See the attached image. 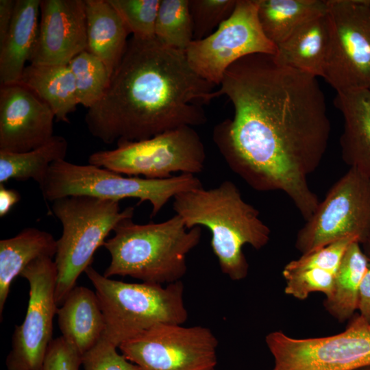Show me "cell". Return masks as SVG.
<instances>
[{
    "mask_svg": "<svg viewBox=\"0 0 370 370\" xmlns=\"http://www.w3.org/2000/svg\"><path fill=\"white\" fill-rule=\"evenodd\" d=\"M234 116L212 138L230 169L258 191H282L307 221L319 204L308 176L328 147L330 122L315 77L254 54L232 64L219 88Z\"/></svg>",
    "mask_w": 370,
    "mask_h": 370,
    "instance_id": "6da1fadb",
    "label": "cell"
},
{
    "mask_svg": "<svg viewBox=\"0 0 370 370\" xmlns=\"http://www.w3.org/2000/svg\"><path fill=\"white\" fill-rule=\"evenodd\" d=\"M199 76L185 52L156 37L128 40L103 95L85 115L91 135L106 144L150 138L182 126H199L204 106L221 96Z\"/></svg>",
    "mask_w": 370,
    "mask_h": 370,
    "instance_id": "7a4b0ae2",
    "label": "cell"
},
{
    "mask_svg": "<svg viewBox=\"0 0 370 370\" xmlns=\"http://www.w3.org/2000/svg\"><path fill=\"white\" fill-rule=\"evenodd\" d=\"M173 209L188 229L204 226L210 230L211 248L220 269L234 281L248 274L243 246L249 245L258 250L270 240L271 230L260 219L259 211L243 199L230 180L214 188L202 186L177 194Z\"/></svg>",
    "mask_w": 370,
    "mask_h": 370,
    "instance_id": "3957f363",
    "label": "cell"
},
{
    "mask_svg": "<svg viewBox=\"0 0 370 370\" xmlns=\"http://www.w3.org/2000/svg\"><path fill=\"white\" fill-rule=\"evenodd\" d=\"M201 227L188 229L177 214L160 223L121 221L103 243L110 262L106 278L130 276L142 282L166 285L181 281L188 254L199 243Z\"/></svg>",
    "mask_w": 370,
    "mask_h": 370,
    "instance_id": "277c9868",
    "label": "cell"
},
{
    "mask_svg": "<svg viewBox=\"0 0 370 370\" xmlns=\"http://www.w3.org/2000/svg\"><path fill=\"white\" fill-rule=\"evenodd\" d=\"M84 272L104 317L103 336L118 348L157 324H184L188 319L182 281L166 285L128 283L106 278L91 265Z\"/></svg>",
    "mask_w": 370,
    "mask_h": 370,
    "instance_id": "5b68a950",
    "label": "cell"
},
{
    "mask_svg": "<svg viewBox=\"0 0 370 370\" xmlns=\"http://www.w3.org/2000/svg\"><path fill=\"white\" fill-rule=\"evenodd\" d=\"M51 208L62 227L54 256L55 298L59 306L90 265L95 252L103 245L108 234L121 221L133 217L134 207L121 210L117 201L75 195L56 199Z\"/></svg>",
    "mask_w": 370,
    "mask_h": 370,
    "instance_id": "8992f818",
    "label": "cell"
},
{
    "mask_svg": "<svg viewBox=\"0 0 370 370\" xmlns=\"http://www.w3.org/2000/svg\"><path fill=\"white\" fill-rule=\"evenodd\" d=\"M197 177L180 174L166 179L127 176L92 164L80 165L60 160L53 162L41 185L44 199L53 202L59 198L87 195L120 201L125 198L149 201L151 218L169 201L182 192L202 187Z\"/></svg>",
    "mask_w": 370,
    "mask_h": 370,
    "instance_id": "52a82bcc",
    "label": "cell"
},
{
    "mask_svg": "<svg viewBox=\"0 0 370 370\" xmlns=\"http://www.w3.org/2000/svg\"><path fill=\"white\" fill-rule=\"evenodd\" d=\"M116 147L92 153L88 163L128 176L166 179L173 173L195 175L203 171L204 145L190 126H182L150 138L116 143Z\"/></svg>",
    "mask_w": 370,
    "mask_h": 370,
    "instance_id": "ba28073f",
    "label": "cell"
},
{
    "mask_svg": "<svg viewBox=\"0 0 370 370\" xmlns=\"http://www.w3.org/2000/svg\"><path fill=\"white\" fill-rule=\"evenodd\" d=\"M330 42L323 78L336 92L370 89V0H327Z\"/></svg>",
    "mask_w": 370,
    "mask_h": 370,
    "instance_id": "9c48e42d",
    "label": "cell"
},
{
    "mask_svg": "<svg viewBox=\"0 0 370 370\" xmlns=\"http://www.w3.org/2000/svg\"><path fill=\"white\" fill-rule=\"evenodd\" d=\"M369 230L370 180L349 168L299 230L295 247L304 255L349 236L362 245Z\"/></svg>",
    "mask_w": 370,
    "mask_h": 370,
    "instance_id": "30bf717a",
    "label": "cell"
},
{
    "mask_svg": "<svg viewBox=\"0 0 370 370\" xmlns=\"http://www.w3.org/2000/svg\"><path fill=\"white\" fill-rule=\"evenodd\" d=\"M265 342L274 359L271 370H353L370 365V326L360 314L337 334L295 338L274 331Z\"/></svg>",
    "mask_w": 370,
    "mask_h": 370,
    "instance_id": "8fae6325",
    "label": "cell"
},
{
    "mask_svg": "<svg viewBox=\"0 0 370 370\" xmlns=\"http://www.w3.org/2000/svg\"><path fill=\"white\" fill-rule=\"evenodd\" d=\"M184 52L193 70L217 86L238 60L253 54L274 56L277 47L262 31L256 0H237L227 19L210 36L193 40Z\"/></svg>",
    "mask_w": 370,
    "mask_h": 370,
    "instance_id": "7c38bea8",
    "label": "cell"
},
{
    "mask_svg": "<svg viewBox=\"0 0 370 370\" xmlns=\"http://www.w3.org/2000/svg\"><path fill=\"white\" fill-rule=\"evenodd\" d=\"M218 340L208 328L160 323L121 343L119 349L140 370H210Z\"/></svg>",
    "mask_w": 370,
    "mask_h": 370,
    "instance_id": "4fadbf2b",
    "label": "cell"
},
{
    "mask_svg": "<svg viewBox=\"0 0 370 370\" xmlns=\"http://www.w3.org/2000/svg\"><path fill=\"white\" fill-rule=\"evenodd\" d=\"M20 276L28 281L29 300L25 319L13 332L5 365L8 370H40L53 340V321L58 309L55 262L40 257L28 264Z\"/></svg>",
    "mask_w": 370,
    "mask_h": 370,
    "instance_id": "5bb4252c",
    "label": "cell"
},
{
    "mask_svg": "<svg viewBox=\"0 0 370 370\" xmlns=\"http://www.w3.org/2000/svg\"><path fill=\"white\" fill-rule=\"evenodd\" d=\"M55 115L50 107L21 83L1 85L0 151L25 152L49 141Z\"/></svg>",
    "mask_w": 370,
    "mask_h": 370,
    "instance_id": "9a60e30c",
    "label": "cell"
},
{
    "mask_svg": "<svg viewBox=\"0 0 370 370\" xmlns=\"http://www.w3.org/2000/svg\"><path fill=\"white\" fill-rule=\"evenodd\" d=\"M36 42L29 62L68 64L87 49L84 0H41Z\"/></svg>",
    "mask_w": 370,
    "mask_h": 370,
    "instance_id": "2e32d148",
    "label": "cell"
},
{
    "mask_svg": "<svg viewBox=\"0 0 370 370\" xmlns=\"http://www.w3.org/2000/svg\"><path fill=\"white\" fill-rule=\"evenodd\" d=\"M334 105L344 121L342 158L349 168L370 180V89L338 92Z\"/></svg>",
    "mask_w": 370,
    "mask_h": 370,
    "instance_id": "e0dca14e",
    "label": "cell"
},
{
    "mask_svg": "<svg viewBox=\"0 0 370 370\" xmlns=\"http://www.w3.org/2000/svg\"><path fill=\"white\" fill-rule=\"evenodd\" d=\"M41 0H16L7 34L0 42L1 85L21 83L38 34Z\"/></svg>",
    "mask_w": 370,
    "mask_h": 370,
    "instance_id": "ac0fdd59",
    "label": "cell"
},
{
    "mask_svg": "<svg viewBox=\"0 0 370 370\" xmlns=\"http://www.w3.org/2000/svg\"><path fill=\"white\" fill-rule=\"evenodd\" d=\"M62 336L83 355L103 336L106 323L95 292L75 286L57 309Z\"/></svg>",
    "mask_w": 370,
    "mask_h": 370,
    "instance_id": "d6986e66",
    "label": "cell"
},
{
    "mask_svg": "<svg viewBox=\"0 0 370 370\" xmlns=\"http://www.w3.org/2000/svg\"><path fill=\"white\" fill-rule=\"evenodd\" d=\"M86 50L99 58L110 75L125 53L130 34L108 0H84Z\"/></svg>",
    "mask_w": 370,
    "mask_h": 370,
    "instance_id": "ffe728a7",
    "label": "cell"
},
{
    "mask_svg": "<svg viewBox=\"0 0 370 370\" xmlns=\"http://www.w3.org/2000/svg\"><path fill=\"white\" fill-rule=\"evenodd\" d=\"M329 42V24L325 14L306 23L278 45L274 58L281 64L322 77Z\"/></svg>",
    "mask_w": 370,
    "mask_h": 370,
    "instance_id": "44dd1931",
    "label": "cell"
},
{
    "mask_svg": "<svg viewBox=\"0 0 370 370\" xmlns=\"http://www.w3.org/2000/svg\"><path fill=\"white\" fill-rule=\"evenodd\" d=\"M57 240L35 227L23 230L16 236L0 241V318L16 277L32 261L40 257L53 258Z\"/></svg>",
    "mask_w": 370,
    "mask_h": 370,
    "instance_id": "7402d4cb",
    "label": "cell"
},
{
    "mask_svg": "<svg viewBox=\"0 0 370 370\" xmlns=\"http://www.w3.org/2000/svg\"><path fill=\"white\" fill-rule=\"evenodd\" d=\"M21 84L53 111L56 121L69 123V115L79 104L75 83L69 64L26 66Z\"/></svg>",
    "mask_w": 370,
    "mask_h": 370,
    "instance_id": "603a6c76",
    "label": "cell"
},
{
    "mask_svg": "<svg viewBox=\"0 0 370 370\" xmlns=\"http://www.w3.org/2000/svg\"><path fill=\"white\" fill-rule=\"evenodd\" d=\"M263 32L276 47L311 20L325 15L327 0H256Z\"/></svg>",
    "mask_w": 370,
    "mask_h": 370,
    "instance_id": "cb8c5ba5",
    "label": "cell"
},
{
    "mask_svg": "<svg viewBox=\"0 0 370 370\" xmlns=\"http://www.w3.org/2000/svg\"><path fill=\"white\" fill-rule=\"evenodd\" d=\"M369 263L360 243H351L336 272L332 293L323 301L325 310L340 323L350 319L358 310L359 289Z\"/></svg>",
    "mask_w": 370,
    "mask_h": 370,
    "instance_id": "d4e9b609",
    "label": "cell"
},
{
    "mask_svg": "<svg viewBox=\"0 0 370 370\" xmlns=\"http://www.w3.org/2000/svg\"><path fill=\"white\" fill-rule=\"evenodd\" d=\"M67 149L65 138L54 135L45 145L28 151H0V184L10 180L32 179L41 185L51 165L58 160H65Z\"/></svg>",
    "mask_w": 370,
    "mask_h": 370,
    "instance_id": "484cf974",
    "label": "cell"
},
{
    "mask_svg": "<svg viewBox=\"0 0 370 370\" xmlns=\"http://www.w3.org/2000/svg\"><path fill=\"white\" fill-rule=\"evenodd\" d=\"M155 36L164 45L185 51L193 40L189 0H160Z\"/></svg>",
    "mask_w": 370,
    "mask_h": 370,
    "instance_id": "4316f807",
    "label": "cell"
},
{
    "mask_svg": "<svg viewBox=\"0 0 370 370\" xmlns=\"http://www.w3.org/2000/svg\"><path fill=\"white\" fill-rule=\"evenodd\" d=\"M73 75L79 104L88 109L103 95L111 75L104 63L85 50L68 64Z\"/></svg>",
    "mask_w": 370,
    "mask_h": 370,
    "instance_id": "83f0119b",
    "label": "cell"
},
{
    "mask_svg": "<svg viewBox=\"0 0 370 370\" xmlns=\"http://www.w3.org/2000/svg\"><path fill=\"white\" fill-rule=\"evenodd\" d=\"M132 36L156 37L155 27L160 0H108Z\"/></svg>",
    "mask_w": 370,
    "mask_h": 370,
    "instance_id": "f1b7e54d",
    "label": "cell"
},
{
    "mask_svg": "<svg viewBox=\"0 0 370 370\" xmlns=\"http://www.w3.org/2000/svg\"><path fill=\"white\" fill-rule=\"evenodd\" d=\"M335 273L321 267L299 269L284 267L282 275L286 280L284 293L300 300L306 299L312 292H321L329 297L333 291Z\"/></svg>",
    "mask_w": 370,
    "mask_h": 370,
    "instance_id": "f546056e",
    "label": "cell"
},
{
    "mask_svg": "<svg viewBox=\"0 0 370 370\" xmlns=\"http://www.w3.org/2000/svg\"><path fill=\"white\" fill-rule=\"evenodd\" d=\"M237 0H189L193 40L212 34L233 12Z\"/></svg>",
    "mask_w": 370,
    "mask_h": 370,
    "instance_id": "4dcf8cb0",
    "label": "cell"
},
{
    "mask_svg": "<svg viewBox=\"0 0 370 370\" xmlns=\"http://www.w3.org/2000/svg\"><path fill=\"white\" fill-rule=\"evenodd\" d=\"M117 347L102 336L98 343L82 355L84 370H140L117 352Z\"/></svg>",
    "mask_w": 370,
    "mask_h": 370,
    "instance_id": "1f68e13d",
    "label": "cell"
},
{
    "mask_svg": "<svg viewBox=\"0 0 370 370\" xmlns=\"http://www.w3.org/2000/svg\"><path fill=\"white\" fill-rule=\"evenodd\" d=\"M81 366L82 354L61 336L50 343L40 370H80Z\"/></svg>",
    "mask_w": 370,
    "mask_h": 370,
    "instance_id": "d6a6232c",
    "label": "cell"
},
{
    "mask_svg": "<svg viewBox=\"0 0 370 370\" xmlns=\"http://www.w3.org/2000/svg\"><path fill=\"white\" fill-rule=\"evenodd\" d=\"M358 310L360 315L370 324V259L359 289Z\"/></svg>",
    "mask_w": 370,
    "mask_h": 370,
    "instance_id": "836d02e7",
    "label": "cell"
},
{
    "mask_svg": "<svg viewBox=\"0 0 370 370\" xmlns=\"http://www.w3.org/2000/svg\"><path fill=\"white\" fill-rule=\"evenodd\" d=\"M16 0H0V42L7 34L12 18Z\"/></svg>",
    "mask_w": 370,
    "mask_h": 370,
    "instance_id": "e575fe53",
    "label": "cell"
},
{
    "mask_svg": "<svg viewBox=\"0 0 370 370\" xmlns=\"http://www.w3.org/2000/svg\"><path fill=\"white\" fill-rule=\"evenodd\" d=\"M19 200L20 195L16 190L0 184V217L6 215Z\"/></svg>",
    "mask_w": 370,
    "mask_h": 370,
    "instance_id": "d590c367",
    "label": "cell"
},
{
    "mask_svg": "<svg viewBox=\"0 0 370 370\" xmlns=\"http://www.w3.org/2000/svg\"><path fill=\"white\" fill-rule=\"evenodd\" d=\"M365 250V254L370 259V230L365 242L362 244Z\"/></svg>",
    "mask_w": 370,
    "mask_h": 370,
    "instance_id": "8d00e7d4",
    "label": "cell"
},
{
    "mask_svg": "<svg viewBox=\"0 0 370 370\" xmlns=\"http://www.w3.org/2000/svg\"><path fill=\"white\" fill-rule=\"evenodd\" d=\"M353 370H370V365H369V366H365V367H360V368H358V369H353Z\"/></svg>",
    "mask_w": 370,
    "mask_h": 370,
    "instance_id": "74e56055",
    "label": "cell"
},
{
    "mask_svg": "<svg viewBox=\"0 0 370 370\" xmlns=\"http://www.w3.org/2000/svg\"><path fill=\"white\" fill-rule=\"evenodd\" d=\"M210 370H215V369H210Z\"/></svg>",
    "mask_w": 370,
    "mask_h": 370,
    "instance_id": "f35d334b",
    "label": "cell"
},
{
    "mask_svg": "<svg viewBox=\"0 0 370 370\" xmlns=\"http://www.w3.org/2000/svg\"><path fill=\"white\" fill-rule=\"evenodd\" d=\"M369 326H370V324H369Z\"/></svg>",
    "mask_w": 370,
    "mask_h": 370,
    "instance_id": "ab89813d",
    "label": "cell"
}]
</instances>
